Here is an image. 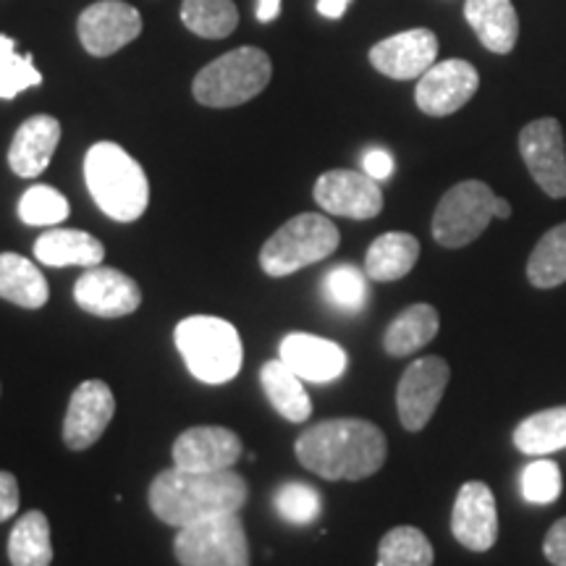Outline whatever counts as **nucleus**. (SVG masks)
<instances>
[{
    "label": "nucleus",
    "instance_id": "1",
    "mask_svg": "<svg viewBox=\"0 0 566 566\" xmlns=\"http://www.w3.org/2000/svg\"><path fill=\"white\" fill-rule=\"evenodd\" d=\"M296 459L323 480H365L380 472L388 457L384 430L359 417H334L310 424L296 438Z\"/></svg>",
    "mask_w": 566,
    "mask_h": 566
},
{
    "label": "nucleus",
    "instance_id": "2",
    "mask_svg": "<svg viewBox=\"0 0 566 566\" xmlns=\"http://www.w3.org/2000/svg\"><path fill=\"white\" fill-rule=\"evenodd\" d=\"M250 499V485L233 470L189 472L171 467L155 475L147 491L153 514L176 530L223 514H239Z\"/></svg>",
    "mask_w": 566,
    "mask_h": 566
},
{
    "label": "nucleus",
    "instance_id": "3",
    "mask_svg": "<svg viewBox=\"0 0 566 566\" xmlns=\"http://www.w3.org/2000/svg\"><path fill=\"white\" fill-rule=\"evenodd\" d=\"M84 181L92 200L118 223L145 216L150 205V184L145 168L116 142H97L84 155Z\"/></svg>",
    "mask_w": 566,
    "mask_h": 566
},
{
    "label": "nucleus",
    "instance_id": "4",
    "mask_svg": "<svg viewBox=\"0 0 566 566\" xmlns=\"http://www.w3.org/2000/svg\"><path fill=\"white\" fill-rule=\"evenodd\" d=\"M176 349L197 380L208 386L229 384L242 370L244 349L239 331L212 315H192L174 331Z\"/></svg>",
    "mask_w": 566,
    "mask_h": 566
},
{
    "label": "nucleus",
    "instance_id": "5",
    "mask_svg": "<svg viewBox=\"0 0 566 566\" xmlns=\"http://www.w3.org/2000/svg\"><path fill=\"white\" fill-rule=\"evenodd\" d=\"M273 76V63L260 48H237L208 63L195 76V101L208 108H237L258 97Z\"/></svg>",
    "mask_w": 566,
    "mask_h": 566
},
{
    "label": "nucleus",
    "instance_id": "6",
    "mask_svg": "<svg viewBox=\"0 0 566 566\" xmlns=\"http://www.w3.org/2000/svg\"><path fill=\"white\" fill-rule=\"evenodd\" d=\"M342 233L328 216L302 212L286 221L260 250V268L271 279H286L302 268L321 263L338 250Z\"/></svg>",
    "mask_w": 566,
    "mask_h": 566
},
{
    "label": "nucleus",
    "instance_id": "7",
    "mask_svg": "<svg viewBox=\"0 0 566 566\" xmlns=\"http://www.w3.org/2000/svg\"><path fill=\"white\" fill-rule=\"evenodd\" d=\"M493 218H512V205L493 195L485 181H462L451 187L438 202L433 216V239L446 250L472 244L488 229Z\"/></svg>",
    "mask_w": 566,
    "mask_h": 566
},
{
    "label": "nucleus",
    "instance_id": "8",
    "mask_svg": "<svg viewBox=\"0 0 566 566\" xmlns=\"http://www.w3.org/2000/svg\"><path fill=\"white\" fill-rule=\"evenodd\" d=\"M181 566H250V541L239 514H223L181 527L174 537Z\"/></svg>",
    "mask_w": 566,
    "mask_h": 566
},
{
    "label": "nucleus",
    "instance_id": "9",
    "mask_svg": "<svg viewBox=\"0 0 566 566\" xmlns=\"http://www.w3.org/2000/svg\"><path fill=\"white\" fill-rule=\"evenodd\" d=\"M451 380L449 363L443 357H420L407 367L396 388V409L409 433H420L441 405Z\"/></svg>",
    "mask_w": 566,
    "mask_h": 566
},
{
    "label": "nucleus",
    "instance_id": "10",
    "mask_svg": "<svg viewBox=\"0 0 566 566\" xmlns=\"http://www.w3.org/2000/svg\"><path fill=\"white\" fill-rule=\"evenodd\" d=\"M520 153L537 187L554 200L566 197V145L556 118H537L520 132Z\"/></svg>",
    "mask_w": 566,
    "mask_h": 566
},
{
    "label": "nucleus",
    "instance_id": "11",
    "mask_svg": "<svg viewBox=\"0 0 566 566\" xmlns=\"http://www.w3.org/2000/svg\"><path fill=\"white\" fill-rule=\"evenodd\" d=\"M480 87V74L470 61L449 59L433 63L420 76L415 90V103L424 116H451L462 111L475 97Z\"/></svg>",
    "mask_w": 566,
    "mask_h": 566
},
{
    "label": "nucleus",
    "instance_id": "12",
    "mask_svg": "<svg viewBox=\"0 0 566 566\" xmlns=\"http://www.w3.org/2000/svg\"><path fill=\"white\" fill-rule=\"evenodd\" d=\"M76 32L84 51L95 59H108L142 34V17L124 0H97L82 11Z\"/></svg>",
    "mask_w": 566,
    "mask_h": 566
},
{
    "label": "nucleus",
    "instance_id": "13",
    "mask_svg": "<svg viewBox=\"0 0 566 566\" xmlns=\"http://www.w3.org/2000/svg\"><path fill=\"white\" fill-rule=\"evenodd\" d=\"M313 197L328 216L352 218V221H370L384 210V192L378 181L365 171H349V168L325 171L315 181Z\"/></svg>",
    "mask_w": 566,
    "mask_h": 566
},
{
    "label": "nucleus",
    "instance_id": "14",
    "mask_svg": "<svg viewBox=\"0 0 566 566\" xmlns=\"http://www.w3.org/2000/svg\"><path fill=\"white\" fill-rule=\"evenodd\" d=\"M116 415V396L105 380H84L71 394L66 417H63V443L71 451H87L101 441Z\"/></svg>",
    "mask_w": 566,
    "mask_h": 566
},
{
    "label": "nucleus",
    "instance_id": "15",
    "mask_svg": "<svg viewBox=\"0 0 566 566\" xmlns=\"http://www.w3.org/2000/svg\"><path fill=\"white\" fill-rule=\"evenodd\" d=\"M74 300L84 313L95 317H126L137 313L142 304V292L132 275L118 268H84V273L74 283Z\"/></svg>",
    "mask_w": 566,
    "mask_h": 566
},
{
    "label": "nucleus",
    "instance_id": "16",
    "mask_svg": "<svg viewBox=\"0 0 566 566\" xmlns=\"http://www.w3.org/2000/svg\"><path fill=\"white\" fill-rule=\"evenodd\" d=\"M174 467L189 472L231 470L244 454V443L233 430L218 424H197L184 430L174 443Z\"/></svg>",
    "mask_w": 566,
    "mask_h": 566
},
{
    "label": "nucleus",
    "instance_id": "17",
    "mask_svg": "<svg viewBox=\"0 0 566 566\" xmlns=\"http://www.w3.org/2000/svg\"><path fill=\"white\" fill-rule=\"evenodd\" d=\"M451 533L467 551L485 554L499 541V512L493 491L480 480H470L459 488L451 509Z\"/></svg>",
    "mask_w": 566,
    "mask_h": 566
},
{
    "label": "nucleus",
    "instance_id": "18",
    "mask_svg": "<svg viewBox=\"0 0 566 566\" xmlns=\"http://www.w3.org/2000/svg\"><path fill=\"white\" fill-rule=\"evenodd\" d=\"M438 59V38L436 32L417 27L375 42L370 48V63L375 71L388 76V80H420V76L433 66Z\"/></svg>",
    "mask_w": 566,
    "mask_h": 566
},
{
    "label": "nucleus",
    "instance_id": "19",
    "mask_svg": "<svg viewBox=\"0 0 566 566\" xmlns=\"http://www.w3.org/2000/svg\"><path fill=\"white\" fill-rule=\"evenodd\" d=\"M279 357L307 384H331L342 378L349 357L331 338L313 334H289L279 346Z\"/></svg>",
    "mask_w": 566,
    "mask_h": 566
},
{
    "label": "nucleus",
    "instance_id": "20",
    "mask_svg": "<svg viewBox=\"0 0 566 566\" xmlns=\"http://www.w3.org/2000/svg\"><path fill=\"white\" fill-rule=\"evenodd\" d=\"M61 142V122L53 116L27 118L13 134L9 147V166L21 179H38L51 166L55 147Z\"/></svg>",
    "mask_w": 566,
    "mask_h": 566
},
{
    "label": "nucleus",
    "instance_id": "21",
    "mask_svg": "<svg viewBox=\"0 0 566 566\" xmlns=\"http://www.w3.org/2000/svg\"><path fill=\"white\" fill-rule=\"evenodd\" d=\"M464 19L491 53L506 55L520 38V17L512 0H464Z\"/></svg>",
    "mask_w": 566,
    "mask_h": 566
},
{
    "label": "nucleus",
    "instance_id": "22",
    "mask_svg": "<svg viewBox=\"0 0 566 566\" xmlns=\"http://www.w3.org/2000/svg\"><path fill=\"white\" fill-rule=\"evenodd\" d=\"M34 258L42 265L51 268H95L103 265L105 247L97 237H92L87 231L80 229H59L53 226L51 231H45L34 242Z\"/></svg>",
    "mask_w": 566,
    "mask_h": 566
},
{
    "label": "nucleus",
    "instance_id": "23",
    "mask_svg": "<svg viewBox=\"0 0 566 566\" xmlns=\"http://www.w3.org/2000/svg\"><path fill=\"white\" fill-rule=\"evenodd\" d=\"M417 260H420V242H417L412 233L388 231L380 233V237L367 247L365 273L370 281H399L405 279L407 273H412Z\"/></svg>",
    "mask_w": 566,
    "mask_h": 566
},
{
    "label": "nucleus",
    "instance_id": "24",
    "mask_svg": "<svg viewBox=\"0 0 566 566\" xmlns=\"http://www.w3.org/2000/svg\"><path fill=\"white\" fill-rule=\"evenodd\" d=\"M260 384L275 412L289 422H307L313 417V399H310L304 380L283 359H271L260 370Z\"/></svg>",
    "mask_w": 566,
    "mask_h": 566
},
{
    "label": "nucleus",
    "instance_id": "25",
    "mask_svg": "<svg viewBox=\"0 0 566 566\" xmlns=\"http://www.w3.org/2000/svg\"><path fill=\"white\" fill-rule=\"evenodd\" d=\"M438 331H441V315L433 304H409L386 328L384 349L391 357H409L433 342Z\"/></svg>",
    "mask_w": 566,
    "mask_h": 566
},
{
    "label": "nucleus",
    "instance_id": "26",
    "mask_svg": "<svg viewBox=\"0 0 566 566\" xmlns=\"http://www.w3.org/2000/svg\"><path fill=\"white\" fill-rule=\"evenodd\" d=\"M51 286L32 260L17 252H0V300L24 310H40L48 304Z\"/></svg>",
    "mask_w": 566,
    "mask_h": 566
},
{
    "label": "nucleus",
    "instance_id": "27",
    "mask_svg": "<svg viewBox=\"0 0 566 566\" xmlns=\"http://www.w3.org/2000/svg\"><path fill=\"white\" fill-rule=\"evenodd\" d=\"M9 562L11 566H51L53 564V541L51 522L38 512L21 514L9 535Z\"/></svg>",
    "mask_w": 566,
    "mask_h": 566
},
{
    "label": "nucleus",
    "instance_id": "28",
    "mask_svg": "<svg viewBox=\"0 0 566 566\" xmlns=\"http://www.w3.org/2000/svg\"><path fill=\"white\" fill-rule=\"evenodd\" d=\"M514 446L527 457H546L566 449V407L530 415L514 428Z\"/></svg>",
    "mask_w": 566,
    "mask_h": 566
},
{
    "label": "nucleus",
    "instance_id": "29",
    "mask_svg": "<svg viewBox=\"0 0 566 566\" xmlns=\"http://www.w3.org/2000/svg\"><path fill=\"white\" fill-rule=\"evenodd\" d=\"M527 281L535 289H556L566 283V223L543 233L527 260Z\"/></svg>",
    "mask_w": 566,
    "mask_h": 566
},
{
    "label": "nucleus",
    "instance_id": "30",
    "mask_svg": "<svg viewBox=\"0 0 566 566\" xmlns=\"http://www.w3.org/2000/svg\"><path fill=\"white\" fill-rule=\"evenodd\" d=\"M181 21L202 40H223L237 30L239 11L233 0H184Z\"/></svg>",
    "mask_w": 566,
    "mask_h": 566
},
{
    "label": "nucleus",
    "instance_id": "31",
    "mask_svg": "<svg viewBox=\"0 0 566 566\" xmlns=\"http://www.w3.org/2000/svg\"><path fill=\"white\" fill-rule=\"evenodd\" d=\"M433 562L436 554L428 535L412 525H401L380 537L375 566H433Z\"/></svg>",
    "mask_w": 566,
    "mask_h": 566
},
{
    "label": "nucleus",
    "instance_id": "32",
    "mask_svg": "<svg viewBox=\"0 0 566 566\" xmlns=\"http://www.w3.org/2000/svg\"><path fill=\"white\" fill-rule=\"evenodd\" d=\"M42 74L34 69L32 55L17 51V40L0 34V101H13L24 90L40 87Z\"/></svg>",
    "mask_w": 566,
    "mask_h": 566
},
{
    "label": "nucleus",
    "instance_id": "33",
    "mask_svg": "<svg viewBox=\"0 0 566 566\" xmlns=\"http://www.w3.org/2000/svg\"><path fill=\"white\" fill-rule=\"evenodd\" d=\"M273 506L283 522L304 527L313 525L317 516H321L323 499L315 491V485L302 483V480H289V483L275 488Z\"/></svg>",
    "mask_w": 566,
    "mask_h": 566
},
{
    "label": "nucleus",
    "instance_id": "34",
    "mask_svg": "<svg viewBox=\"0 0 566 566\" xmlns=\"http://www.w3.org/2000/svg\"><path fill=\"white\" fill-rule=\"evenodd\" d=\"M323 294L331 307L359 313L367 304V273L354 265H334L323 275Z\"/></svg>",
    "mask_w": 566,
    "mask_h": 566
},
{
    "label": "nucleus",
    "instance_id": "35",
    "mask_svg": "<svg viewBox=\"0 0 566 566\" xmlns=\"http://www.w3.org/2000/svg\"><path fill=\"white\" fill-rule=\"evenodd\" d=\"M69 210L66 197L48 184H34L19 200V218L27 226H61Z\"/></svg>",
    "mask_w": 566,
    "mask_h": 566
},
{
    "label": "nucleus",
    "instance_id": "36",
    "mask_svg": "<svg viewBox=\"0 0 566 566\" xmlns=\"http://www.w3.org/2000/svg\"><path fill=\"white\" fill-rule=\"evenodd\" d=\"M522 495L527 504H554L562 495V472L558 464L541 457L522 472Z\"/></svg>",
    "mask_w": 566,
    "mask_h": 566
},
{
    "label": "nucleus",
    "instance_id": "37",
    "mask_svg": "<svg viewBox=\"0 0 566 566\" xmlns=\"http://www.w3.org/2000/svg\"><path fill=\"white\" fill-rule=\"evenodd\" d=\"M543 556L554 566H566V516L548 530L546 541H543Z\"/></svg>",
    "mask_w": 566,
    "mask_h": 566
},
{
    "label": "nucleus",
    "instance_id": "38",
    "mask_svg": "<svg viewBox=\"0 0 566 566\" xmlns=\"http://www.w3.org/2000/svg\"><path fill=\"white\" fill-rule=\"evenodd\" d=\"M363 171L375 181L391 179L394 174V155L388 150H380V147H373L363 155Z\"/></svg>",
    "mask_w": 566,
    "mask_h": 566
},
{
    "label": "nucleus",
    "instance_id": "39",
    "mask_svg": "<svg viewBox=\"0 0 566 566\" xmlns=\"http://www.w3.org/2000/svg\"><path fill=\"white\" fill-rule=\"evenodd\" d=\"M19 512V480L0 470V522H9Z\"/></svg>",
    "mask_w": 566,
    "mask_h": 566
},
{
    "label": "nucleus",
    "instance_id": "40",
    "mask_svg": "<svg viewBox=\"0 0 566 566\" xmlns=\"http://www.w3.org/2000/svg\"><path fill=\"white\" fill-rule=\"evenodd\" d=\"M352 0H317V13L325 19H342Z\"/></svg>",
    "mask_w": 566,
    "mask_h": 566
},
{
    "label": "nucleus",
    "instance_id": "41",
    "mask_svg": "<svg viewBox=\"0 0 566 566\" xmlns=\"http://www.w3.org/2000/svg\"><path fill=\"white\" fill-rule=\"evenodd\" d=\"M281 13V0H258V9H254V17L263 24H271V21L279 19Z\"/></svg>",
    "mask_w": 566,
    "mask_h": 566
}]
</instances>
